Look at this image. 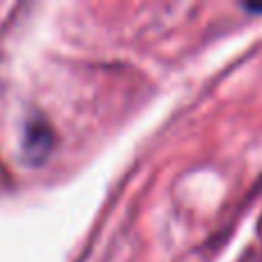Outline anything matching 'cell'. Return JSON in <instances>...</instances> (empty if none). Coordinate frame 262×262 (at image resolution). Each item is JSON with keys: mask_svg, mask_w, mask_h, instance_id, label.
Masks as SVG:
<instances>
[{"mask_svg": "<svg viewBox=\"0 0 262 262\" xmlns=\"http://www.w3.org/2000/svg\"><path fill=\"white\" fill-rule=\"evenodd\" d=\"M51 143H53V138H51V131L46 124H41V122L30 124L26 129V136H23V152H26L28 161L39 163L49 154Z\"/></svg>", "mask_w": 262, "mask_h": 262, "instance_id": "obj_1", "label": "cell"}]
</instances>
